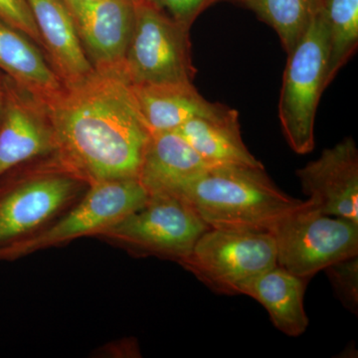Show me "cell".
<instances>
[{
	"label": "cell",
	"instance_id": "1",
	"mask_svg": "<svg viewBox=\"0 0 358 358\" xmlns=\"http://www.w3.org/2000/svg\"><path fill=\"white\" fill-rule=\"evenodd\" d=\"M44 108L54 154L90 185L138 178L150 133L122 73L94 71Z\"/></svg>",
	"mask_w": 358,
	"mask_h": 358
},
{
	"label": "cell",
	"instance_id": "2",
	"mask_svg": "<svg viewBox=\"0 0 358 358\" xmlns=\"http://www.w3.org/2000/svg\"><path fill=\"white\" fill-rule=\"evenodd\" d=\"M192 207L209 228L272 229L306 204L282 192L264 167L212 164L171 192Z\"/></svg>",
	"mask_w": 358,
	"mask_h": 358
},
{
	"label": "cell",
	"instance_id": "3",
	"mask_svg": "<svg viewBox=\"0 0 358 358\" xmlns=\"http://www.w3.org/2000/svg\"><path fill=\"white\" fill-rule=\"evenodd\" d=\"M54 155L50 164L0 185V261L28 237L67 211L89 182Z\"/></svg>",
	"mask_w": 358,
	"mask_h": 358
},
{
	"label": "cell",
	"instance_id": "4",
	"mask_svg": "<svg viewBox=\"0 0 358 358\" xmlns=\"http://www.w3.org/2000/svg\"><path fill=\"white\" fill-rule=\"evenodd\" d=\"M279 101V119L289 148L310 154L315 145V122L326 90L327 32L322 11L288 54Z\"/></svg>",
	"mask_w": 358,
	"mask_h": 358
},
{
	"label": "cell",
	"instance_id": "5",
	"mask_svg": "<svg viewBox=\"0 0 358 358\" xmlns=\"http://www.w3.org/2000/svg\"><path fill=\"white\" fill-rule=\"evenodd\" d=\"M133 33L124 63L131 85L193 84L196 69L190 53L189 28L179 24L148 0H133Z\"/></svg>",
	"mask_w": 358,
	"mask_h": 358
},
{
	"label": "cell",
	"instance_id": "6",
	"mask_svg": "<svg viewBox=\"0 0 358 358\" xmlns=\"http://www.w3.org/2000/svg\"><path fill=\"white\" fill-rule=\"evenodd\" d=\"M209 229L192 206L171 193H152L148 201L98 236L138 256H157L181 262Z\"/></svg>",
	"mask_w": 358,
	"mask_h": 358
},
{
	"label": "cell",
	"instance_id": "7",
	"mask_svg": "<svg viewBox=\"0 0 358 358\" xmlns=\"http://www.w3.org/2000/svg\"><path fill=\"white\" fill-rule=\"evenodd\" d=\"M270 231L277 248V265L303 279L358 255V224L322 213L310 200Z\"/></svg>",
	"mask_w": 358,
	"mask_h": 358
},
{
	"label": "cell",
	"instance_id": "8",
	"mask_svg": "<svg viewBox=\"0 0 358 358\" xmlns=\"http://www.w3.org/2000/svg\"><path fill=\"white\" fill-rule=\"evenodd\" d=\"M179 264L214 291L236 294L242 282L277 266V248L268 230L209 228Z\"/></svg>",
	"mask_w": 358,
	"mask_h": 358
},
{
	"label": "cell",
	"instance_id": "9",
	"mask_svg": "<svg viewBox=\"0 0 358 358\" xmlns=\"http://www.w3.org/2000/svg\"><path fill=\"white\" fill-rule=\"evenodd\" d=\"M150 197L140 178L99 181L89 186L76 203L48 226L16 245L6 261L69 243L84 236H98L124 216L145 205Z\"/></svg>",
	"mask_w": 358,
	"mask_h": 358
},
{
	"label": "cell",
	"instance_id": "10",
	"mask_svg": "<svg viewBox=\"0 0 358 358\" xmlns=\"http://www.w3.org/2000/svg\"><path fill=\"white\" fill-rule=\"evenodd\" d=\"M94 70L119 72L133 33V0H64Z\"/></svg>",
	"mask_w": 358,
	"mask_h": 358
},
{
	"label": "cell",
	"instance_id": "11",
	"mask_svg": "<svg viewBox=\"0 0 358 358\" xmlns=\"http://www.w3.org/2000/svg\"><path fill=\"white\" fill-rule=\"evenodd\" d=\"M296 176L315 208L358 224V150L352 138L326 148Z\"/></svg>",
	"mask_w": 358,
	"mask_h": 358
},
{
	"label": "cell",
	"instance_id": "12",
	"mask_svg": "<svg viewBox=\"0 0 358 358\" xmlns=\"http://www.w3.org/2000/svg\"><path fill=\"white\" fill-rule=\"evenodd\" d=\"M136 108L150 134L176 131L194 117H224L235 110L207 101L193 84L131 85Z\"/></svg>",
	"mask_w": 358,
	"mask_h": 358
},
{
	"label": "cell",
	"instance_id": "13",
	"mask_svg": "<svg viewBox=\"0 0 358 358\" xmlns=\"http://www.w3.org/2000/svg\"><path fill=\"white\" fill-rule=\"evenodd\" d=\"M55 152L50 122L43 106L11 94L0 129V178L30 160Z\"/></svg>",
	"mask_w": 358,
	"mask_h": 358
},
{
	"label": "cell",
	"instance_id": "14",
	"mask_svg": "<svg viewBox=\"0 0 358 358\" xmlns=\"http://www.w3.org/2000/svg\"><path fill=\"white\" fill-rule=\"evenodd\" d=\"M42 46L51 57L53 69L64 87H73L94 73L76 26L64 0H27Z\"/></svg>",
	"mask_w": 358,
	"mask_h": 358
},
{
	"label": "cell",
	"instance_id": "15",
	"mask_svg": "<svg viewBox=\"0 0 358 358\" xmlns=\"http://www.w3.org/2000/svg\"><path fill=\"white\" fill-rule=\"evenodd\" d=\"M308 282L277 265L242 282L238 287V294H246L260 303L280 331L296 338L308 327L303 307Z\"/></svg>",
	"mask_w": 358,
	"mask_h": 358
},
{
	"label": "cell",
	"instance_id": "16",
	"mask_svg": "<svg viewBox=\"0 0 358 358\" xmlns=\"http://www.w3.org/2000/svg\"><path fill=\"white\" fill-rule=\"evenodd\" d=\"M210 166L178 131L152 134L138 178L150 194L169 192Z\"/></svg>",
	"mask_w": 358,
	"mask_h": 358
},
{
	"label": "cell",
	"instance_id": "17",
	"mask_svg": "<svg viewBox=\"0 0 358 358\" xmlns=\"http://www.w3.org/2000/svg\"><path fill=\"white\" fill-rule=\"evenodd\" d=\"M0 69L43 107L64 89L57 73L46 62L39 49L24 34L2 22Z\"/></svg>",
	"mask_w": 358,
	"mask_h": 358
},
{
	"label": "cell",
	"instance_id": "18",
	"mask_svg": "<svg viewBox=\"0 0 358 358\" xmlns=\"http://www.w3.org/2000/svg\"><path fill=\"white\" fill-rule=\"evenodd\" d=\"M176 131L209 164L264 167L245 145L236 110L216 119L194 117Z\"/></svg>",
	"mask_w": 358,
	"mask_h": 358
},
{
	"label": "cell",
	"instance_id": "19",
	"mask_svg": "<svg viewBox=\"0 0 358 358\" xmlns=\"http://www.w3.org/2000/svg\"><path fill=\"white\" fill-rule=\"evenodd\" d=\"M271 26L287 54L307 31L313 18L322 10L324 0H235Z\"/></svg>",
	"mask_w": 358,
	"mask_h": 358
},
{
	"label": "cell",
	"instance_id": "20",
	"mask_svg": "<svg viewBox=\"0 0 358 358\" xmlns=\"http://www.w3.org/2000/svg\"><path fill=\"white\" fill-rule=\"evenodd\" d=\"M322 13L327 32V88L357 50L358 0H324Z\"/></svg>",
	"mask_w": 358,
	"mask_h": 358
},
{
	"label": "cell",
	"instance_id": "21",
	"mask_svg": "<svg viewBox=\"0 0 358 358\" xmlns=\"http://www.w3.org/2000/svg\"><path fill=\"white\" fill-rule=\"evenodd\" d=\"M343 307L358 313V255L343 259L324 268Z\"/></svg>",
	"mask_w": 358,
	"mask_h": 358
},
{
	"label": "cell",
	"instance_id": "22",
	"mask_svg": "<svg viewBox=\"0 0 358 358\" xmlns=\"http://www.w3.org/2000/svg\"><path fill=\"white\" fill-rule=\"evenodd\" d=\"M0 22L22 33L32 41L42 44L27 0H0Z\"/></svg>",
	"mask_w": 358,
	"mask_h": 358
},
{
	"label": "cell",
	"instance_id": "23",
	"mask_svg": "<svg viewBox=\"0 0 358 358\" xmlns=\"http://www.w3.org/2000/svg\"><path fill=\"white\" fill-rule=\"evenodd\" d=\"M169 18L185 26L192 27L200 14L214 3L223 0H148Z\"/></svg>",
	"mask_w": 358,
	"mask_h": 358
},
{
	"label": "cell",
	"instance_id": "24",
	"mask_svg": "<svg viewBox=\"0 0 358 358\" xmlns=\"http://www.w3.org/2000/svg\"><path fill=\"white\" fill-rule=\"evenodd\" d=\"M1 105H2V98H1V93H0V109H1Z\"/></svg>",
	"mask_w": 358,
	"mask_h": 358
},
{
	"label": "cell",
	"instance_id": "25",
	"mask_svg": "<svg viewBox=\"0 0 358 358\" xmlns=\"http://www.w3.org/2000/svg\"><path fill=\"white\" fill-rule=\"evenodd\" d=\"M230 1H235V0H230Z\"/></svg>",
	"mask_w": 358,
	"mask_h": 358
}]
</instances>
